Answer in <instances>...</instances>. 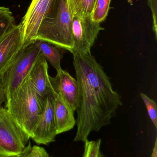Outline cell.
<instances>
[{
  "mask_svg": "<svg viewBox=\"0 0 157 157\" xmlns=\"http://www.w3.org/2000/svg\"><path fill=\"white\" fill-rule=\"evenodd\" d=\"M147 2L149 7L152 11L153 19V29L157 38V0H147Z\"/></svg>",
  "mask_w": 157,
  "mask_h": 157,
  "instance_id": "20",
  "label": "cell"
},
{
  "mask_svg": "<svg viewBox=\"0 0 157 157\" xmlns=\"http://www.w3.org/2000/svg\"><path fill=\"white\" fill-rule=\"evenodd\" d=\"M98 157H105L103 154H102L101 152H100L99 154Z\"/></svg>",
  "mask_w": 157,
  "mask_h": 157,
  "instance_id": "24",
  "label": "cell"
},
{
  "mask_svg": "<svg viewBox=\"0 0 157 157\" xmlns=\"http://www.w3.org/2000/svg\"><path fill=\"white\" fill-rule=\"evenodd\" d=\"M41 55L33 43L23 48L12 64L0 77L5 90L6 99L20 86L31 68Z\"/></svg>",
  "mask_w": 157,
  "mask_h": 157,
  "instance_id": "4",
  "label": "cell"
},
{
  "mask_svg": "<svg viewBox=\"0 0 157 157\" xmlns=\"http://www.w3.org/2000/svg\"><path fill=\"white\" fill-rule=\"evenodd\" d=\"M78 85L77 129L74 142H84L92 131L110 124L122 105L103 67L92 54L72 53Z\"/></svg>",
  "mask_w": 157,
  "mask_h": 157,
  "instance_id": "1",
  "label": "cell"
},
{
  "mask_svg": "<svg viewBox=\"0 0 157 157\" xmlns=\"http://www.w3.org/2000/svg\"><path fill=\"white\" fill-rule=\"evenodd\" d=\"M15 25L14 17L9 8L0 6V39Z\"/></svg>",
  "mask_w": 157,
  "mask_h": 157,
  "instance_id": "15",
  "label": "cell"
},
{
  "mask_svg": "<svg viewBox=\"0 0 157 157\" xmlns=\"http://www.w3.org/2000/svg\"><path fill=\"white\" fill-rule=\"evenodd\" d=\"M33 43L39 49L41 56L49 61L52 66H53L56 71L61 69V60L63 57L65 50L46 41L39 40H35Z\"/></svg>",
  "mask_w": 157,
  "mask_h": 157,
  "instance_id": "13",
  "label": "cell"
},
{
  "mask_svg": "<svg viewBox=\"0 0 157 157\" xmlns=\"http://www.w3.org/2000/svg\"><path fill=\"white\" fill-rule=\"evenodd\" d=\"M141 97L143 99L146 107L147 109L148 115L155 125L156 129H157V104L155 101L150 98L144 93H141Z\"/></svg>",
  "mask_w": 157,
  "mask_h": 157,
  "instance_id": "18",
  "label": "cell"
},
{
  "mask_svg": "<svg viewBox=\"0 0 157 157\" xmlns=\"http://www.w3.org/2000/svg\"><path fill=\"white\" fill-rule=\"evenodd\" d=\"M31 144L30 143H29L28 147L27 148L25 152L23 154H21L20 155H14V156H6V155H0V157H24L25 156V155L26 154V153H27L28 151L29 150V148L31 147Z\"/></svg>",
  "mask_w": 157,
  "mask_h": 157,
  "instance_id": "22",
  "label": "cell"
},
{
  "mask_svg": "<svg viewBox=\"0 0 157 157\" xmlns=\"http://www.w3.org/2000/svg\"><path fill=\"white\" fill-rule=\"evenodd\" d=\"M151 157H157V138H156L155 142V146H154V149L152 152Z\"/></svg>",
  "mask_w": 157,
  "mask_h": 157,
  "instance_id": "23",
  "label": "cell"
},
{
  "mask_svg": "<svg viewBox=\"0 0 157 157\" xmlns=\"http://www.w3.org/2000/svg\"><path fill=\"white\" fill-rule=\"evenodd\" d=\"M104 28L95 22L90 16H72L73 46L71 53L91 54V48L99 33Z\"/></svg>",
  "mask_w": 157,
  "mask_h": 157,
  "instance_id": "6",
  "label": "cell"
},
{
  "mask_svg": "<svg viewBox=\"0 0 157 157\" xmlns=\"http://www.w3.org/2000/svg\"><path fill=\"white\" fill-rule=\"evenodd\" d=\"M24 157H53L43 147L35 145L31 147Z\"/></svg>",
  "mask_w": 157,
  "mask_h": 157,
  "instance_id": "19",
  "label": "cell"
},
{
  "mask_svg": "<svg viewBox=\"0 0 157 157\" xmlns=\"http://www.w3.org/2000/svg\"><path fill=\"white\" fill-rule=\"evenodd\" d=\"M53 90L74 110H76L78 98V85L75 78L62 69L57 71L54 77L50 76Z\"/></svg>",
  "mask_w": 157,
  "mask_h": 157,
  "instance_id": "10",
  "label": "cell"
},
{
  "mask_svg": "<svg viewBox=\"0 0 157 157\" xmlns=\"http://www.w3.org/2000/svg\"><path fill=\"white\" fill-rule=\"evenodd\" d=\"M96 0H68L73 15L90 16Z\"/></svg>",
  "mask_w": 157,
  "mask_h": 157,
  "instance_id": "14",
  "label": "cell"
},
{
  "mask_svg": "<svg viewBox=\"0 0 157 157\" xmlns=\"http://www.w3.org/2000/svg\"><path fill=\"white\" fill-rule=\"evenodd\" d=\"M5 103L7 111L30 138L43 111L44 101L33 89L27 76Z\"/></svg>",
  "mask_w": 157,
  "mask_h": 157,
  "instance_id": "3",
  "label": "cell"
},
{
  "mask_svg": "<svg viewBox=\"0 0 157 157\" xmlns=\"http://www.w3.org/2000/svg\"><path fill=\"white\" fill-rule=\"evenodd\" d=\"M101 142L100 139L96 141H88V139L86 140L83 157H98Z\"/></svg>",
  "mask_w": 157,
  "mask_h": 157,
  "instance_id": "17",
  "label": "cell"
},
{
  "mask_svg": "<svg viewBox=\"0 0 157 157\" xmlns=\"http://www.w3.org/2000/svg\"><path fill=\"white\" fill-rule=\"evenodd\" d=\"M53 91L45 98L43 111L30 136L38 144L53 143L57 135L53 110Z\"/></svg>",
  "mask_w": 157,
  "mask_h": 157,
  "instance_id": "8",
  "label": "cell"
},
{
  "mask_svg": "<svg viewBox=\"0 0 157 157\" xmlns=\"http://www.w3.org/2000/svg\"><path fill=\"white\" fill-rule=\"evenodd\" d=\"M72 22L68 0H55L40 25L35 40H43L72 52Z\"/></svg>",
  "mask_w": 157,
  "mask_h": 157,
  "instance_id": "2",
  "label": "cell"
},
{
  "mask_svg": "<svg viewBox=\"0 0 157 157\" xmlns=\"http://www.w3.org/2000/svg\"><path fill=\"white\" fill-rule=\"evenodd\" d=\"M111 0H96L91 14V18L95 22L100 23L106 19L109 9Z\"/></svg>",
  "mask_w": 157,
  "mask_h": 157,
  "instance_id": "16",
  "label": "cell"
},
{
  "mask_svg": "<svg viewBox=\"0 0 157 157\" xmlns=\"http://www.w3.org/2000/svg\"><path fill=\"white\" fill-rule=\"evenodd\" d=\"M55 0H32L20 23L23 48L33 43L41 24Z\"/></svg>",
  "mask_w": 157,
  "mask_h": 157,
  "instance_id": "7",
  "label": "cell"
},
{
  "mask_svg": "<svg viewBox=\"0 0 157 157\" xmlns=\"http://www.w3.org/2000/svg\"><path fill=\"white\" fill-rule=\"evenodd\" d=\"M53 105L57 134L73 129L76 124L74 115L75 111L54 90Z\"/></svg>",
  "mask_w": 157,
  "mask_h": 157,
  "instance_id": "12",
  "label": "cell"
},
{
  "mask_svg": "<svg viewBox=\"0 0 157 157\" xmlns=\"http://www.w3.org/2000/svg\"><path fill=\"white\" fill-rule=\"evenodd\" d=\"M48 68L47 60L41 55L27 75L31 86L43 101L53 91L48 74Z\"/></svg>",
  "mask_w": 157,
  "mask_h": 157,
  "instance_id": "11",
  "label": "cell"
},
{
  "mask_svg": "<svg viewBox=\"0 0 157 157\" xmlns=\"http://www.w3.org/2000/svg\"><path fill=\"white\" fill-rule=\"evenodd\" d=\"M29 138L6 109L0 108V155H21L27 148Z\"/></svg>",
  "mask_w": 157,
  "mask_h": 157,
  "instance_id": "5",
  "label": "cell"
},
{
  "mask_svg": "<svg viewBox=\"0 0 157 157\" xmlns=\"http://www.w3.org/2000/svg\"><path fill=\"white\" fill-rule=\"evenodd\" d=\"M6 100L5 90L2 82L0 81V108L2 107V104L6 102Z\"/></svg>",
  "mask_w": 157,
  "mask_h": 157,
  "instance_id": "21",
  "label": "cell"
},
{
  "mask_svg": "<svg viewBox=\"0 0 157 157\" xmlns=\"http://www.w3.org/2000/svg\"><path fill=\"white\" fill-rule=\"evenodd\" d=\"M22 48L21 27L16 25L0 39V77Z\"/></svg>",
  "mask_w": 157,
  "mask_h": 157,
  "instance_id": "9",
  "label": "cell"
}]
</instances>
